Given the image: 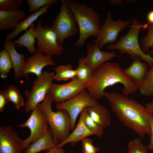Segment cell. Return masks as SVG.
<instances>
[{
    "label": "cell",
    "mask_w": 153,
    "mask_h": 153,
    "mask_svg": "<svg viewBox=\"0 0 153 153\" xmlns=\"http://www.w3.org/2000/svg\"><path fill=\"white\" fill-rule=\"evenodd\" d=\"M48 125L45 115L38 105L32 110L27 120L19 125L20 128H28L30 131L29 136L23 140V150H25L30 144L44 135L49 129Z\"/></svg>",
    "instance_id": "cell-9"
},
{
    "label": "cell",
    "mask_w": 153,
    "mask_h": 153,
    "mask_svg": "<svg viewBox=\"0 0 153 153\" xmlns=\"http://www.w3.org/2000/svg\"><path fill=\"white\" fill-rule=\"evenodd\" d=\"M9 102L6 95L5 90L0 91V112H2L5 108V105Z\"/></svg>",
    "instance_id": "cell-35"
},
{
    "label": "cell",
    "mask_w": 153,
    "mask_h": 153,
    "mask_svg": "<svg viewBox=\"0 0 153 153\" xmlns=\"http://www.w3.org/2000/svg\"><path fill=\"white\" fill-rule=\"evenodd\" d=\"M122 0H109L108 1L109 4L112 5H118L122 2Z\"/></svg>",
    "instance_id": "cell-39"
},
{
    "label": "cell",
    "mask_w": 153,
    "mask_h": 153,
    "mask_svg": "<svg viewBox=\"0 0 153 153\" xmlns=\"http://www.w3.org/2000/svg\"><path fill=\"white\" fill-rule=\"evenodd\" d=\"M22 141L11 127L0 126V153H22Z\"/></svg>",
    "instance_id": "cell-13"
},
{
    "label": "cell",
    "mask_w": 153,
    "mask_h": 153,
    "mask_svg": "<svg viewBox=\"0 0 153 153\" xmlns=\"http://www.w3.org/2000/svg\"><path fill=\"white\" fill-rule=\"evenodd\" d=\"M86 86L77 78L63 84L52 82L48 94L53 102H61L77 95L86 88Z\"/></svg>",
    "instance_id": "cell-12"
},
{
    "label": "cell",
    "mask_w": 153,
    "mask_h": 153,
    "mask_svg": "<svg viewBox=\"0 0 153 153\" xmlns=\"http://www.w3.org/2000/svg\"><path fill=\"white\" fill-rule=\"evenodd\" d=\"M60 12L53 21L51 27L56 33L58 44L62 45L66 39L77 34L78 29L72 12L65 0H60Z\"/></svg>",
    "instance_id": "cell-6"
},
{
    "label": "cell",
    "mask_w": 153,
    "mask_h": 153,
    "mask_svg": "<svg viewBox=\"0 0 153 153\" xmlns=\"http://www.w3.org/2000/svg\"><path fill=\"white\" fill-rule=\"evenodd\" d=\"M54 72L43 71L40 76L35 79L31 91L25 94L27 99L24 107L25 112L32 111L43 101L54 80Z\"/></svg>",
    "instance_id": "cell-8"
},
{
    "label": "cell",
    "mask_w": 153,
    "mask_h": 153,
    "mask_svg": "<svg viewBox=\"0 0 153 153\" xmlns=\"http://www.w3.org/2000/svg\"><path fill=\"white\" fill-rule=\"evenodd\" d=\"M152 49L149 52V54L153 56V46L152 47Z\"/></svg>",
    "instance_id": "cell-42"
},
{
    "label": "cell",
    "mask_w": 153,
    "mask_h": 153,
    "mask_svg": "<svg viewBox=\"0 0 153 153\" xmlns=\"http://www.w3.org/2000/svg\"><path fill=\"white\" fill-rule=\"evenodd\" d=\"M97 101L93 99L85 89L75 96L67 101L57 103V110H64L69 113L71 120V129L73 130L78 116L85 108L96 105Z\"/></svg>",
    "instance_id": "cell-10"
},
{
    "label": "cell",
    "mask_w": 153,
    "mask_h": 153,
    "mask_svg": "<svg viewBox=\"0 0 153 153\" xmlns=\"http://www.w3.org/2000/svg\"><path fill=\"white\" fill-rule=\"evenodd\" d=\"M26 16L25 12L18 9L0 10V30L7 31L15 28Z\"/></svg>",
    "instance_id": "cell-17"
},
{
    "label": "cell",
    "mask_w": 153,
    "mask_h": 153,
    "mask_svg": "<svg viewBox=\"0 0 153 153\" xmlns=\"http://www.w3.org/2000/svg\"><path fill=\"white\" fill-rule=\"evenodd\" d=\"M65 153H72L71 152H66Z\"/></svg>",
    "instance_id": "cell-43"
},
{
    "label": "cell",
    "mask_w": 153,
    "mask_h": 153,
    "mask_svg": "<svg viewBox=\"0 0 153 153\" xmlns=\"http://www.w3.org/2000/svg\"><path fill=\"white\" fill-rule=\"evenodd\" d=\"M35 24L33 23L26 31L18 39L12 41L15 45L25 47L28 51L31 54H34L37 52L35 43L36 33Z\"/></svg>",
    "instance_id": "cell-23"
},
{
    "label": "cell",
    "mask_w": 153,
    "mask_h": 153,
    "mask_svg": "<svg viewBox=\"0 0 153 153\" xmlns=\"http://www.w3.org/2000/svg\"><path fill=\"white\" fill-rule=\"evenodd\" d=\"M52 5L49 4L45 6L21 21L10 33L6 35V39L12 40L16 37L22 31H26L39 16L48 12V8Z\"/></svg>",
    "instance_id": "cell-22"
},
{
    "label": "cell",
    "mask_w": 153,
    "mask_h": 153,
    "mask_svg": "<svg viewBox=\"0 0 153 153\" xmlns=\"http://www.w3.org/2000/svg\"><path fill=\"white\" fill-rule=\"evenodd\" d=\"M53 102L47 94L42 102L38 106L47 119L57 145L64 141L70 135L71 130V120L69 113L65 110L53 111L52 108Z\"/></svg>",
    "instance_id": "cell-5"
},
{
    "label": "cell",
    "mask_w": 153,
    "mask_h": 153,
    "mask_svg": "<svg viewBox=\"0 0 153 153\" xmlns=\"http://www.w3.org/2000/svg\"><path fill=\"white\" fill-rule=\"evenodd\" d=\"M146 19L148 24H153V10L150 11L147 14L146 16Z\"/></svg>",
    "instance_id": "cell-38"
},
{
    "label": "cell",
    "mask_w": 153,
    "mask_h": 153,
    "mask_svg": "<svg viewBox=\"0 0 153 153\" xmlns=\"http://www.w3.org/2000/svg\"><path fill=\"white\" fill-rule=\"evenodd\" d=\"M62 148L54 147L48 150L46 153H65Z\"/></svg>",
    "instance_id": "cell-37"
},
{
    "label": "cell",
    "mask_w": 153,
    "mask_h": 153,
    "mask_svg": "<svg viewBox=\"0 0 153 153\" xmlns=\"http://www.w3.org/2000/svg\"><path fill=\"white\" fill-rule=\"evenodd\" d=\"M111 109L123 125L138 135L142 139L146 134L150 137V121L153 114L134 99L114 92H104Z\"/></svg>",
    "instance_id": "cell-1"
},
{
    "label": "cell",
    "mask_w": 153,
    "mask_h": 153,
    "mask_svg": "<svg viewBox=\"0 0 153 153\" xmlns=\"http://www.w3.org/2000/svg\"><path fill=\"white\" fill-rule=\"evenodd\" d=\"M42 22L40 19L35 26L37 52L51 56L61 55L63 52V47L58 44L56 33L47 24L42 26Z\"/></svg>",
    "instance_id": "cell-7"
},
{
    "label": "cell",
    "mask_w": 153,
    "mask_h": 153,
    "mask_svg": "<svg viewBox=\"0 0 153 153\" xmlns=\"http://www.w3.org/2000/svg\"><path fill=\"white\" fill-rule=\"evenodd\" d=\"M5 92L8 101L12 102L17 109L25 106V103L24 98L14 85H9L5 90Z\"/></svg>",
    "instance_id": "cell-27"
},
{
    "label": "cell",
    "mask_w": 153,
    "mask_h": 153,
    "mask_svg": "<svg viewBox=\"0 0 153 153\" xmlns=\"http://www.w3.org/2000/svg\"><path fill=\"white\" fill-rule=\"evenodd\" d=\"M88 153L84 152V153Z\"/></svg>",
    "instance_id": "cell-44"
},
{
    "label": "cell",
    "mask_w": 153,
    "mask_h": 153,
    "mask_svg": "<svg viewBox=\"0 0 153 153\" xmlns=\"http://www.w3.org/2000/svg\"><path fill=\"white\" fill-rule=\"evenodd\" d=\"M12 65L10 56L5 49H2L0 52V73L1 77L6 78Z\"/></svg>",
    "instance_id": "cell-28"
},
{
    "label": "cell",
    "mask_w": 153,
    "mask_h": 153,
    "mask_svg": "<svg viewBox=\"0 0 153 153\" xmlns=\"http://www.w3.org/2000/svg\"><path fill=\"white\" fill-rule=\"evenodd\" d=\"M145 107L147 109L152 111L153 114V101L145 105Z\"/></svg>",
    "instance_id": "cell-40"
},
{
    "label": "cell",
    "mask_w": 153,
    "mask_h": 153,
    "mask_svg": "<svg viewBox=\"0 0 153 153\" xmlns=\"http://www.w3.org/2000/svg\"><path fill=\"white\" fill-rule=\"evenodd\" d=\"M22 0H0V10H11L18 9L22 6Z\"/></svg>",
    "instance_id": "cell-33"
},
{
    "label": "cell",
    "mask_w": 153,
    "mask_h": 153,
    "mask_svg": "<svg viewBox=\"0 0 153 153\" xmlns=\"http://www.w3.org/2000/svg\"><path fill=\"white\" fill-rule=\"evenodd\" d=\"M147 24V33L140 40L141 48L143 52L145 54H147L149 49L152 48L153 46V24Z\"/></svg>",
    "instance_id": "cell-29"
},
{
    "label": "cell",
    "mask_w": 153,
    "mask_h": 153,
    "mask_svg": "<svg viewBox=\"0 0 153 153\" xmlns=\"http://www.w3.org/2000/svg\"><path fill=\"white\" fill-rule=\"evenodd\" d=\"M130 23L131 21H124L120 19L114 21L112 18L110 13L108 11L100 32L93 42L97 44L100 49L106 44L114 43L117 39L119 33Z\"/></svg>",
    "instance_id": "cell-11"
},
{
    "label": "cell",
    "mask_w": 153,
    "mask_h": 153,
    "mask_svg": "<svg viewBox=\"0 0 153 153\" xmlns=\"http://www.w3.org/2000/svg\"><path fill=\"white\" fill-rule=\"evenodd\" d=\"M65 1L71 8L79 27V36L75 45L82 47L90 36L96 38L98 36L101 26L99 15L86 3L74 0Z\"/></svg>",
    "instance_id": "cell-3"
},
{
    "label": "cell",
    "mask_w": 153,
    "mask_h": 153,
    "mask_svg": "<svg viewBox=\"0 0 153 153\" xmlns=\"http://www.w3.org/2000/svg\"><path fill=\"white\" fill-rule=\"evenodd\" d=\"M55 65L52 56L37 52L27 58L21 73V78L24 77L28 80V74L30 73L35 75L37 77H39L41 75L44 67Z\"/></svg>",
    "instance_id": "cell-14"
},
{
    "label": "cell",
    "mask_w": 153,
    "mask_h": 153,
    "mask_svg": "<svg viewBox=\"0 0 153 153\" xmlns=\"http://www.w3.org/2000/svg\"><path fill=\"white\" fill-rule=\"evenodd\" d=\"M78 63L75 69L77 78L87 84L91 79L93 70L85 63L84 57L79 58Z\"/></svg>",
    "instance_id": "cell-25"
},
{
    "label": "cell",
    "mask_w": 153,
    "mask_h": 153,
    "mask_svg": "<svg viewBox=\"0 0 153 153\" xmlns=\"http://www.w3.org/2000/svg\"><path fill=\"white\" fill-rule=\"evenodd\" d=\"M54 70L55 71L54 80L67 81L77 78L76 70L73 69L71 64L58 66Z\"/></svg>",
    "instance_id": "cell-24"
},
{
    "label": "cell",
    "mask_w": 153,
    "mask_h": 153,
    "mask_svg": "<svg viewBox=\"0 0 153 153\" xmlns=\"http://www.w3.org/2000/svg\"><path fill=\"white\" fill-rule=\"evenodd\" d=\"M56 145L49 127L44 135L30 144L23 153H38L43 150L48 151Z\"/></svg>",
    "instance_id": "cell-21"
},
{
    "label": "cell",
    "mask_w": 153,
    "mask_h": 153,
    "mask_svg": "<svg viewBox=\"0 0 153 153\" xmlns=\"http://www.w3.org/2000/svg\"><path fill=\"white\" fill-rule=\"evenodd\" d=\"M142 140L137 138L131 140L128 143L127 150L124 151L123 153H147V146L142 143Z\"/></svg>",
    "instance_id": "cell-30"
},
{
    "label": "cell",
    "mask_w": 153,
    "mask_h": 153,
    "mask_svg": "<svg viewBox=\"0 0 153 153\" xmlns=\"http://www.w3.org/2000/svg\"><path fill=\"white\" fill-rule=\"evenodd\" d=\"M87 54L84 57L85 63L93 70L111 59L120 57L113 51H102L96 43H89L86 46Z\"/></svg>",
    "instance_id": "cell-15"
},
{
    "label": "cell",
    "mask_w": 153,
    "mask_h": 153,
    "mask_svg": "<svg viewBox=\"0 0 153 153\" xmlns=\"http://www.w3.org/2000/svg\"><path fill=\"white\" fill-rule=\"evenodd\" d=\"M82 153H96L99 151L100 148L95 146L93 144V140L86 137L81 141Z\"/></svg>",
    "instance_id": "cell-34"
},
{
    "label": "cell",
    "mask_w": 153,
    "mask_h": 153,
    "mask_svg": "<svg viewBox=\"0 0 153 153\" xmlns=\"http://www.w3.org/2000/svg\"><path fill=\"white\" fill-rule=\"evenodd\" d=\"M131 25L128 33L115 43L107 46V48L110 50H118L120 54H128L132 59L139 57L140 59L146 62L150 67H153V58L143 52L138 41L139 32L142 28L144 29L147 28V24L141 23L135 18L131 20Z\"/></svg>",
    "instance_id": "cell-4"
},
{
    "label": "cell",
    "mask_w": 153,
    "mask_h": 153,
    "mask_svg": "<svg viewBox=\"0 0 153 153\" xmlns=\"http://www.w3.org/2000/svg\"><path fill=\"white\" fill-rule=\"evenodd\" d=\"M3 45L10 56L15 79H20L21 73L26 61L24 54H20L17 52L15 48L16 45L11 40L5 39Z\"/></svg>",
    "instance_id": "cell-19"
},
{
    "label": "cell",
    "mask_w": 153,
    "mask_h": 153,
    "mask_svg": "<svg viewBox=\"0 0 153 153\" xmlns=\"http://www.w3.org/2000/svg\"><path fill=\"white\" fill-rule=\"evenodd\" d=\"M126 1V2H128V3H133V2H136V1H137V0H127Z\"/></svg>",
    "instance_id": "cell-41"
},
{
    "label": "cell",
    "mask_w": 153,
    "mask_h": 153,
    "mask_svg": "<svg viewBox=\"0 0 153 153\" xmlns=\"http://www.w3.org/2000/svg\"><path fill=\"white\" fill-rule=\"evenodd\" d=\"M84 122L87 128L94 132L95 135L101 137L103 134V128L95 122L90 117L87 111L85 116Z\"/></svg>",
    "instance_id": "cell-32"
},
{
    "label": "cell",
    "mask_w": 153,
    "mask_h": 153,
    "mask_svg": "<svg viewBox=\"0 0 153 153\" xmlns=\"http://www.w3.org/2000/svg\"><path fill=\"white\" fill-rule=\"evenodd\" d=\"M136 88L142 95L153 96V67L148 71L143 80Z\"/></svg>",
    "instance_id": "cell-26"
},
{
    "label": "cell",
    "mask_w": 153,
    "mask_h": 153,
    "mask_svg": "<svg viewBox=\"0 0 153 153\" xmlns=\"http://www.w3.org/2000/svg\"><path fill=\"white\" fill-rule=\"evenodd\" d=\"M118 83L123 85L122 92L126 96L137 90L131 78L124 74L118 63L106 62L93 70L86 89L91 97L97 101L104 97L106 88Z\"/></svg>",
    "instance_id": "cell-2"
},
{
    "label": "cell",
    "mask_w": 153,
    "mask_h": 153,
    "mask_svg": "<svg viewBox=\"0 0 153 153\" xmlns=\"http://www.w3.org/2000/svg\"><path fill=\"white\" fill-rule=\"evenodd\" d=\"M133 60L129 67L122 69V71L124 75L131 78L136 87L144 79L148 71V66L140 61L139 57Z\"/></svg>",
    "instance_id": "cell-18"
},
{
    "label": "cell",
    "mask_w": 153,
    "mask_h": 153,
    "mask_svg": "<svg viewBox=\"0 0 153 153\" xmlns=\"http://www.w3.org/2000/svg\"><path fill=\"white\" fill-rule=\"evenodd\" d=\"M58 2L56 0H27L29 5L28 10L32 14L49 4H53Z\"/></svg>",
    "instance_id": "cell-31"
},
{
    "label": "cell",
    "mask_w": 153,
    "mask_h": 153,
    "mask_svg": "<svg viewBox=\"0 0 153 153\" xmlns=\"http://www.w3.org/2000/svg\"><path fill=\"white\" fill-rule=\"evenodd\" d=\"M149 124L151 131V135L150 136V141L147 147L148 150L153 151V117L150 119Z\"/></svg>",
    "instance_id": "cell-36"
},
{
    "label": "cell",
    "mask_w": 153,
    "mask_h": 153,
    "mask_svg": "<svg viewBox=\"0 0 153 153\" xmlns=\"http://www.w3.org/2000/svg\"><path fill=\"white\" fill-rule=\"evenodd\" d=\"M87 107L84 109L80 113L77 126L73 131L66 139L59 143L56 146L62 148L65 145L69 143L74 146L78 142L89 136L95 135L94 132L87 128L84 124V120L87 112Z\"/></svg>",
    "instance_id": "cell-16"
},
{
    "label": "cell",
    "mask_w": 153,
    "mask_h": 153,
    "mask_svg": "<svg viewBox=\"0 0 153 153\" xmlns=\"http://www.w3.org/2000/svg\"><path fill=\"white\" fill-rule=\"evenodd\" d=\"M87 111L93 120L103 128L110 125L111 118L110 112L104 106L98 103L87 107Z\"/></svg>",
    "instance_id": "cell-20"
}]
</instances>
